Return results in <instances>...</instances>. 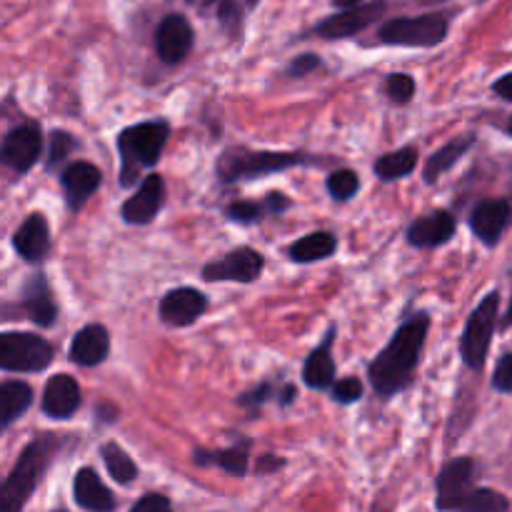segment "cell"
I'll return each instance as SVG.
<instances>
[{"label": "cell", "instance_id": "obj_1", "mask_svg": "<svg viewBox=\"0 0 512 512\" xmlns=\"http://www.w3.org/2000/svg\"><path fill=\"white\" fill-rule=\"evenodd\" d=\"M428 330V315H413L408 323L395 330L390 343L375 355L373 363L368 365V378L380 398H393L413 383V373L420 363V355H423Z\"/></svg>", "mask_w": 512, "mask_h": 512}, {"label": "cell", "instance_id": "obj_2", "mask_svg": "<svg viewBox=\"0 0 512 512\" xmlns=\"http://www.w3.org/2000/svg\"><path fill=\"white\" fill-rule=\"evenodd\" d=\"M60 445H63V435H43L20 453L13 473L0 488V512H23L25 503L40 485Z\"/></svg>", "mask_w": 512, "mask_h": 512}, {"label": "cell", "instance_id": "obj_3", "mask_svg": "<svg viewBox=\"0 0 512 512\" xmlns=\"http://www.w3.org/2000/svg\"><path fill=\"white\" fill-rule=\"evenodd\" d=\"M170 138V125L165 120H148L125 128L118 135L120 153V185L130 188L138 180L140 170L153 168L163 155Z\"/></svg>", "mask_w": 512, "mask_h": 512}, {"label": "cell", "instance_id": "obj_4", "mask_svg": "<svg viewBox=\"0 0 512 512\" xmlns=\"http://www.w3.org/2000/svg\"><path fill=\"white\" fill-rule=\"evenodd\" d=\"M313 163H318L313 155L295 153V150L228 148L218 160V175L223 183H240V180L263 178V175Z\"/></svg>", "mask_w": 512, "mask_h": 512}, {"label": "cell", "instance_id": "obj_5", "mask_svg": "<svg viewBox=\"0 0 512 512\" xmlns=\"http://www.w3.org/2000/svg\"><path fill=\"white\" fill-rule=\"evenodd\" d=\"M448 18L440 13L415 15V18H393L380 25L378 40L400 48H435L448 38Z\"/></svg>", "mask_w": 512, "mask_h": 512}, {"label": "cell", "instance_id": "obj_6", "mask_svg": "<svg viewBox=\"0 0 512 512\" xmlns=\"http://www.w3.org/2000/svg\"><path fill=\"white\" fill-rule=\"evenodd\" d=\"M55 358L53 345L35 333H0V370L40 373Z\"/></svg>", "mask_w": 512, "mask_h": 512}, {"label": "cell", "instance_id": "obj_7", "mask_svg": "<svg viewBox=\"0 0 512 512\" xmlns=\"http://www.w3.org/2000/svg\"><path fill=\"white\" fill-rule=\"evenodd\" d=\"M498 308L500 295L490 293L485 295L483 303L468 318V325L463 330V340H460V355H463L465 365L470 370H480L485 365L490 343H493L495 325H498Z\"/></svg>", "mask_w": 512, "mask_h": 512}, {"label": "cell", "instance_id": "obj_8", "mask_svg": "<svg viewBox=\"0 0 512 512\" xmlns=\"http://www.w3.org/2000/svg\"><path fill=\"white\" fill-rule=\"evenodd\" d=\"M265 258L253 248H235L220 260L203 268V278L210 283H255L263 275Z\"/></svg>", "mask_w": 512, "mask_h": 512}, {"label": "cell", "instance_id": "obj_9", "mask_svg": "<svg viewBox=\"0 0 512 512\" xmlns=\"http://www.w3.org/2000/svg\"><path fill=\"white\" fill-rule=\"evenodd\" d=\"M40 153H43V130L40 125L28 123L5 135L3 145H0V163L23 175L38 163Z\"/></svg>", "mask_w": 512, "mask_h": 512}, {"label": "cell", "instance_id": "obj_10", "mask_svg": "<svg viewBox=\"0 0 512 512\" xmlns=\"http://www.w3.org/2000/svg\"><path fill=\"white\" fill-rule=\"evenodd\" d=\"M193 43V25L180 13L165 15L155 28V50H158V58L168 65L183 63L193 50Z\"/></svg>", "mask_w": 512, "mask_h": 512}, {"label": "cell", "instance_id": "obj_11", "mask_svg": "<svg viewBox=\"0 0 512 512\" xmlns=\"http://www.w3.org/2000/svg\"><path fill=\"white\" fill-rule=\"evenodd\" d=\"M475 463L470 458H455L438 475V510H460L473 493Z\"/></svg>", "mask_w": 512, "mask_h": 512}, {"label": "cell", "instance_id": "obj_12", "mask_svg": "<svg viewBox=\"0 0 512 512\" xmlns=\"http://www.w3.org/2000/svg\"><path fill=\"white\" fill-rule=\"evenodd\" d=\"M383 10H385V3H370V5H358V8H350V10H340V13L320 20V23L315 25L313 33L325 40L350 38V35L363 33L365 28H370V25L383 15Z\"/></svg>", "mask_w": 512, "mask_h": 512}, {"label": "cell", "instance_id": "obj_13", "mask_svg": "<svg viewBox=\"0 0 512 512\" xmlns=\"http://www.w3.org/2000/svg\"><path fill=\"white\" fill-rule=\"evenodd\" d=\"M208 310V298L195 288H175L160 300V320L170 328H188Z\"/></svg>", "mask_w": 512, "mask_h": 512}, {"label": "cell", "instance_id": "obj_14", "mask_svg": "<svg viewBox=\"0 0 512 512\" xmlns=\"http://www.w3.org/2000/svg\"><path fill=\"white\" fill-rule=\"evenodd\" d=\"M165 203V180L158 173L145 175L140 188L135 190L133 198H128L120 208V215L128 225H148L155 215L160 213Z\"/></svg>", "mask_w": 512, "mask_h": 512}, {"label": "cell", "instance_id": "obj_15", "mask_svg": "<svg viewBox=\"0 0 512 512\" xmlns=\"http://www.w3.org/2000/svg\"><path fill=\"white\" fill-rule=\"evenodd\" d=\"M100 183H103V173H100L93 163H85V160L68 165V168L63 170V175H60V188H63L65 193V203H68V208L73 210V213H78V210L93 198V193L100 188Z\"/></svg>", "mask_w": 512, "mask_h": 512}, {"label": "cell", "instance_id": "obj_16", "mask_svg": "<svg viewBox=\"0 0 512 512\" xmlns=\"http://www.w3.org/2000/svg\"><path fill=\"white\" fill-rule=\"evenodd\" d=\"M512 220V203L505 198L483 200L470 215V228L485 245H498Z\"/></svg>", "mask_w": 512, "mask_h": 512}, {"label": "cell", "instance_id": "obj_17", "mask_svg": "<svg viewBox=\"0 0 512 512\" xmlns=\"http://www.w3.org/2000/svg\"><path fill=\"white\" fill-rule=\"evenodd\" d=\"M83 403V393H80L78 380L70 375L60 373L48 380L43 390V413L53 420H68L73 418L75 410Z\"/></svg>", "mask_w": 512, "mask_h": 512}, {"label": "cell", "instance_id": "obj_18", "mask_svg": "<svg viewBox=\"0 0 512 512\" xmlns=\"http://www.w3.org/2000/svg\"><path fill=\"white\" fill-rule=\"evenodd\" d=\"M455 235V218L448 210H435V213L423 215V218L413 220L405 233L410 245L415 248H438L445 245Z\"/></svg>", "mask_w": 512, "mask_h": 512}, {"label": "cell", "instance_id": "obj_19", "mask_svg": "<svg viewBox=\"0 0 512 512\" xmlns=\"http://www.w3.org/2000/svg\"><path fill=\"white\" fill-rule=\"evenodd\" d=\"M13 248L28 263H38L50 253V228L45 215L33 213L23 220L13 235Z\"/></svg>", "mask_w": 512, "mask_h": 512}, {"label": "cell", "instance_id": "obj_20", "mask_svg": "<svg viewBox=\"0 0 512 512\" xmlns=\"http://www.w3.org/2000/svg\"><path fill=\"white\" fill-rule=\"evenodd\" d=\"M110 353V335L103 325L93 323L85 325L83 330H78L70 343V360L80 368H95V365L103 363Z\"/></svg>", "mask_w": 512, "mask_h": 512}, {"label": "cell", "instance_id": "obj_21", "mask_svg": "<svg viewBox=\"0 0 512 512\" xmlns=\"http://www.w3.org/2000/svg\"><path fill=\"white\" fill-rule=\"evenodd\" d=\"M75 503L88 512H113L115 498L108 490V485L100 480V475L93 468H83L75 473L73 480Z\"/></svg>", "mask_w": 512, "mask_h": 512}, {"label": "cell", "instance_id": "obj_22", "mask_svg": "<svg viewBox=\"0 0 512 512\" xmlns=\"http://www.w3.org/2000/svg\"><path fill=\"white\" fill-rule=\"evenodd\" d=\"M335 328L328 330L323 343L308 355L303 365V380L313 390H330L335 385V360H333Z\"/></svg>", "mask_w": 512, "mask_h": 512}, {"label": "cell", "instance_id": "obj_23", "mask_svg": "<svg viewBox=\"0 0 512 512\" xmlns=\"http://www.w3.org/2000/svg\"><path fill=\"white\" fill-rule=\"evenodd\" d=\"M23 308L28 313V318L33 320L40 328H48L55 323V315H58V305H55L53 293H50L48 283H45L43 275H33V280L25 288V300Z\"/></svg>", "mask_w": 512, "mask_h": 512}, {"label": "cell", "instance_id": "obj_24", "mask_svg": "<svg viewBox=\"0 0 512 512\" xmlns=\"http://www.w3.org/2000/svg\"><path fill=\"white\" fill-rule=\"evenodd\" d=\"M248 448H250L248 443H240L225 450H195L193 463L215 465V468L225 470V473L233 475V478H243V475L248 473V463H250Z\"/></svg>", "mask_w": 512, "mask_h": 512}, {"label": "cell", "instance_id": "obj_25", "mask_svg": "<svg viewBox=\"0 0 512 512\" xmlns=\"http://www.w3.org/2000/svg\"><path fill=\"white\" fill-rule=\"evenodd\" d=\"M338 250V238L333 233H310L300 238L288 248V258L293 263H315V260H325Z\"/></svg>", "mask_w": 512, "mask_h": 512}, {"label": "cell", "instance_id": "obj_26", "mask_svg": "<svg viewBox=\"0 0 512 512\" xmlns=\"http://www.w3.org/2000/svg\"><path fill=\"white\" fill-rule=\"evenodd\" d=\"M473 143H475L473 135H465V138L450 140L448 145H443L440 150H435V153L428 158V165H425V170H423L425 183H438L440 175L448 173V170L453 168V165L458 163V160L463 158L470 148H473Z\"/></svg>", "mask_w": 512, "mask_h": 512}, {"label": "cell", "instance_id": "obj_27", "mask_svg": "<svg viewBox=\"0 0 512 512\" xmlns=\"http://www.w3.org/2000/svg\"><path fill=\"white\" fill-rule=\"evenodd\" d=\"M418 165V148L413 145H405V148L393 150V153H385L375 160V175L380 180H398L410 175Z\"/></svg>", "mask_w": 512, "mask_h": 512}, {"label": "cell", "instance_id": "obj_28", "mask_svg": "<svg viewBox=\"0 0 512 512\" xmlns=\"http://www.w3.org/2000/svg\"><path fill=\"white\" fill-rule=\"evenodd\" d=\"M33 403V390L25 383H5L0 385V425H10L18 420Z\"/></svg>", "mask_w": 512, "mask_h": 512}, {"label": "cell", "instance_id": "obj_29", "mask_svg": "<svg viewBox=\"0 0 512 512\" xmlns=\"http://www.w3.org/2000/svg\"><path fill=\"white\" fill-rule=\"evenodd\" d=\"M100 455H103L105 468H108L110 478H113L115 483L128 485V483H133L135 478H138V465L133 463V458H130V455L125 453L120 445H115V443L103 445Z\"/></svg>", "mask_w": 512, "mask_h": 512}, {"label": "cell", "instance_id": "obj_30", "mask_svg": "<svg viewBox=\"0 0 512 512\" xmlns=\"http://www.w3.org/2000/svg\"><path fill=\"white\" fill-rule=\"evenodd\" d=\"M510 503L503 493L498 490H488V488H480L473 490L468 495L463 505H460L458 512H508Z\"/></svg>", "mask_w": 512, "mask_h": 512}, {"label": "cell", "instance_id": "obj_31", "mask_svg": "<svg viewBox=\"0 0 512 512\" xmlns=\"http://www.w3.org/2000/svg\"><path fill=\"white\" fill-rule=\"evenodd\" d=\"M225 215H228V220H233V223H240V225H253V223H260L263 218H270L263 200H260V203H255V200H238V203L225 208Z\"/></svg>", "mask_w": 512, "mask_h": 512}, {"label": "cell", "instance_id": "obj_32", "mask_svg": "<svg viewBox=\"0 0 512 512\" xmlns=\"http://www.w3.org/2000/svg\"><path fill=\"white\" fill-rule=\"evenodd\" d=\"M360 190V175L350 168L335 170L328 178V193L335 200H350Z\"/></svg>", "mask_w": 512, "mask_h": 512}, {"label": "cell", "instance_id": "obj_33", "mask_svg": "<svg viewBox=\"0 0 512 512\" xmlns=\"http://www.w3.org/2000/svg\"><path fill=\"white\" fill-rule=\"evenodd\" d=\"M385 93H388V98L393 100V103H410L415 95V80L410 78L408 73H395L390 75L388 83H385Z\"/></svg>", "mask_w": 512, "mask_h": 512}, {"label": "cell", "instance_id": "obj_34", "mask_svg": "<svg viewBox=\"0 0 512 512\" xmlns=\"http://www.w3.org/2000/svg\"><path fill=\"white\" fill-rule=\"evenodd\" d=\"M75 148L73 135L65 133V130H55L50 135V150H48V168H55V165L63 163L65 158L70 155V150Z\"/></svg>", "mask_w": 512, "mask_h": 512}, {"label": "cell", "instance_id": "obj_35", "mask_svg": "<svg viewBox=\"0 0 512 512\" xmlns=\"http://www.w3.org/2000/svg\"><path fill=\"white\" fill-rule=\"evenodd\" d=\"M330 393H333L335 403L353 405V403H358L360 398H363L365 388H363V383H360L358 378H343V380H338L333 388H330Z\"/></svg>", "mask_w": 512, "mask_h": 512}, {"label": "cell", "instance_id": "obj_36", "mask_svg": "<svg viewBox=\"0 0 512 512\" xmlns=\"http://www.w3.org/2000/svg\"><path fill=\"white\" fill-rule=\"evenodd\" d=\"M493 388L498 393H512V353L503 355L495 365V373H493Z\"/></svg>", "mask_w": 512, "mask_h": 512}, {"label": "cell", "instance_id": "obj_37", "mask_svg": "<svg viewBox=\"0 0 512 512\" xmlns=\"http://www.w3.org/2000/svg\"><path fill=\"white\" fill-rule=\"evenodd\" d=\"M130 512H173V508H170V500L165 498V495L150 493L143 495V498L130 508Z\"/></svg>", "mask_w": 512, "mask_h": 512}, {"label": "cell", "instance_id": "obj_38", "mask_svg": "<svg viewBox=\"0 0 512 512\" xmlns=\"http://www.w3.org/2000/svg\"><path fill=\"white\" fill-rule=\"evenodd\" d=\"M273 395H275L273 388H270L268 383H263V385H258V388H255V390H248V393L240 395L238 403L243 405V408L255 410V408H260V405H263V403H268V400L273 398Z\"/></svg>", "mask_w": 512, "mask_h": 512}, {"label": "cell", "instance_id": "obj_39", "mask_svg": "<svg viewBox=\"0 0 512 512\" xmlns=\"http://www.w3.org/2000/svg\"><path fill=\"white\" fill-rule=\"evenodd\" d=\"M320 65V58L313 53H305V55H298V58L293 60V63L288 65V75L290 78H303V75L313 73L315 68Z\"/></svg>", "mask_w": 512, "mask_h": 512}, {"label": "cell", "instance_id": "obj_40", "mask_svg": "<svg viewBox=\"0 0 512 512\" xmlns=\"http://www.w3.org/2000/svg\"><path fill=\"white\" fill-rule=\"evenodd\" d=\"M493 90H495V93L500 95V98L512 100V73L503 75V78L495 80V83H493Z\"/></svg>", "mask_w": 512, "mask_h": 512}, {"label": "cell", "instance_id": "obj_41", "mask_svg": "<svg viewBox=\"0 0 512 512\" xmlns=\"http://www.w3.org/2000/svg\"><path fill=\"white\" fill-rule=\"evenodd\" d=\"M283 465H285L283 460L273 458V455H265V458L258 463V473H270V470H278L283 468Z\"/></svg>", "mask_w": 512, "mask_h": 512}, {"label": "cell", "instance_id": "obj_42", "mask_svg": "<svg viewBox=\"0 0 512 512\" xmlns=\"http://www.w3.org/2000/svg\"><path fill=\"white\" fill-rule=\"evenodd\" d=\"M295 398H298V390H295V385H285L283 393H280V403L290 405Z\"/></svg>", "mask_w": 512, "mask_h": 512}, {"label": "cell", "instance_id": "obj_43", "mask_svg": "<svg viewBox=\"0 0 512 512\" xmlns=\"http://www.w3.org/2000/svg\"><path fill=\"white\" fill-rule=\"evenodd\" d=\"M335 8H343V10H350V8H358V5H363V0H333Z\"/></svg>", "mask_w": 512, "mask_h": 512}, {"label": "cell", "instance_id": "obj_44", "mask_svg": "<svg viewBox=\"0 0 512 512\" xmlns=\"http://www.w3.org/2000/svg\"><path fill=\"white\" fill-rule=\"evenodd\" d=\"M505 325H512V300H510V308H508V313H505Z\"/></svg>", "mask_w": 512, "mask_h": 512}, {"label": "cell", "instance_id": "obj_45", "mask_svg": "<svg viewBox=\"0 0 512 512\" xmlns=\"http://www.w3.org/2000/svg\"><path fill=\"white\" fill-rule=\"evenodd\" d=\"M508 133L512 135V118H510V123H508Z\"/></svg>", "mask_w": 512, "mask_h": 512}, {"label": "cell", "instance_id": "obj_46", "mask_svg": "<svg viewBox=\"0 0 512 512\" xmlns=\"http://www.w3.org/2000/svg\"><path fill=\"white\" fill-rule=\"evenodd\" d=\"M58 512H63V510H58Z\"/></svg>", "mask_w": 512, "mask_h": 512}]
</instances>
